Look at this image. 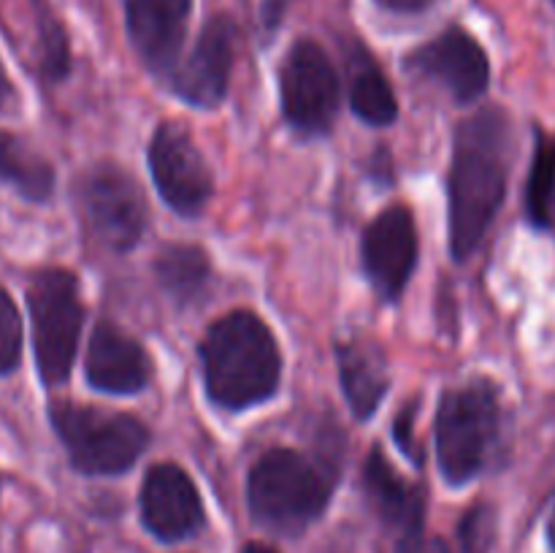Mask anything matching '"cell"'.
I'll return each instance as SVG.
<instances>
[{
    "label": "cell",
    "instance_id": "7",
    "mask_svg": "<svg viewBox=\"0 0 555 553\" xmlns=\"http://www.w3.org/2000/svg\"><path fill=\"white\" fill-rule=\"evenodd\" d=\"M280 98L287 123L301 136H323L339 114V76L320 43L301 38L280 68Z\"/></svg>",
    "mask_w": 555,
    "mask_h": 553
},
{
    "label": "cell",
    "instance_id": "33",
    "mask_svg": "<svg viewBox=\"0 0 555 553\" xmlns=\"http://www.w3.org/2000/svg\"><path fill=\"white\" fill-rule=\"evenodd\" d=\"M553 3H555V0H553Z\"/></svg>",
    "mask_w": 555,
    "mask_h": 553
},
{
    "label": "cell",
    "instance_id": "18",
    "mask_svg": "<svg viewBox=\"0 0 555 553\" xmlns=\"http://www.w3.org/2000/svg\"><path fill=\"white\" fill-rule=\"evenodd\" d=\"M350 106L363 123L383 128L399 114L393 87L366 49L358 47L350 60Z\"/></svg>",
    "mask_w": 555,
    "mask_h": 553
},
{
    "label": "cell",
    "instance_id": "19",
    "mask_svg": "<svg viewBox=\"0 0 555 553\" xmlns=\"http://www.w3.org/2000/svg\"><path fill=\"white\" fill-rule=\"evenodd\" d=\"M155 271L160 287L173 301L190 304L209 285L211 263L204 249L195 247V244H171V247L160 249Z\"/></svg>",
    "mask_w": 555,
    "mask_h": 553
},
{
    "label": "cell",
    "instance_id": "3",
    "mask_svg": "<svg viewBox=\"0 0 555 553\" xmlns=\"http://www.w3.org/2000/svg\"><path fill=\"white\" fill-rule=\"evenodd\" d=\"M336 472L291 448H271L255 461L247 480L249 513L280 535H298L325 513Z\"/></svg>",
    "mask_w": 555,
    "mask_h": 553
},
{
    "label": "cell",
    "instance_id": "30",
    "mask_svg": "<svg viewBox=\"0 0 555 553\" xmlns=\"http://www.w3.org/2000/svg\"><path fill=\"white\" fill-rule=\"evenodd\" d=\"M242 553H276L274 548L263 545V542H249V545H244Z\"/></svg>",
    "mask_w": 555,
    "mask_h": 553
},
{
    "label": "cell",
    "instance_id": "25",
    "mask_svg": "<svg viewBox=\"0 0 555 553\" xmlns=\"http://www.w3.org/2000/svg\"><path fill=\"white\" fill-rule=\"evenodd\" d=\"M412 417H415V407H410V410H401L399 421H396V442L401 445V450H404V453L410 455L415 464H421V453H417L415 439H412Z\"/></svg>",
    "mask_w": 555,
    "mask_h": 553
},
{
    "label": "cell",
    "instance_id": "10",
    "mask_svg": "<svg viewBox=\"0 0 555 553\" xmlns=\"http://www.w3.org/2000/svg\"><path fill=\"white\" fill-rule=\"evenodd\" d=\"M85 206L92 231L114 253L133 249L150 222V204L139 182L125 168L112 163L98 166L87 177Z\"/></svg>",
    "mask_w": 555,
    "mask_h": 553
},
{
    "label": "cell",
    "instance_id": "32",
    "mask_svg": "<svg viewBox=\"0 0 555 553\" xmlns=\"http://www.w3.org/2000/svg\"><path fill=\"white\" fill-rule=\"evenodd\" d=\"M553 228H555V198H553Z\"/></svg>",
    "mask_w": 555,
    "mask_h": 553
},
{
    "label": "cell",
    "instance_id": "11",
    "mask_svg": "<svg viewBox=\"0 0 555 553\" xmlns=\"http://www.w3.org/2000/svg\"><path fill=\"white\" fill-rule=\"evenodd\" d=\"M404 68L450 92L459 103H475L486 95L491 63L486 49L464 27H448L434 41L404 57Z\"/></svg>",
    "mask_w": 555,
    "mask_h": 553
},
{
    "label": "cell",
    "instance_id": "21",
    "mask_svg": "<svg viewBox=\"0 0 555 553\" xmlns=\"http://www.w3.org/2000/svg\"><path fill=\"white\" fill-rule=\"evenodd\" d=\"M555 198V133L537 128L534 160L526 184V215L534 228H553Z\"/></svg>",
    "mask_w": 555,
    "mask_h": 553
},
{
    "label": "cell",
    "instance_id": "27",
    "mask_svg": "<svg viewBox=\"0 0 555 553\" xmlns=\"http://www.w3.org/2000/svg\"><path fill=\"white\" fill-rule=\"evenodd\" d=\"M383 9L396 11V14H421L426 11L434 0H377Z\"/></svg>",
    "mask_w": 555,
    "mask_h": 553
},
{
    "label": "cell",
    "instance_id": "31",
    "mask_svg": "<svg viewBox=\"0 0 555 553\" xmlns=\"http://www.w3.org/2000/svg\"><path fill=\"white\" fill-rule=\"evenodd\" d=\"M423 553H450V548L444 545V540H434V542H428L426 551Z\"/></svg>",
    "mask_w": 555,
    "mask_h": 553
},
{
    "label": "cell",
    "instance_id": "22",
    "mask_svg": "<svg viewBox=\"0 0 555 553\" xmlns=\"http://www.w3.org/2000/svg\"><path fill=\"white\" fill-rule=\"evenodd\" d=\"M38 9V38H41V63L43 74L52 81H63L70 68V52H68V38H65L63 25L57 16L49 11L47 0H36Z\"/></svg>",
    "mask_w": 555,
    "mask_h": 553
},
{
    "label": "cell",
    "instance_id": "17",
    "mask_svg": "<svg viewBox=\"0 0 555 553\" xmlns=\"http://www.w3.org/2000/svg\"><path fill=\"white\" fill-rule=\"evenodd\" d=\"M341 388L358 421H366L377 412L379 401L390 388L388 361L374 342L347 339L336 345Z\"/></svg>",
    "mask_w": 555,
    "mask_h": 553
},
{
    "label": "cell",
    "instance_id": "12",
    "mask_svg": "<svg viewBox=\"0 0 555 553\" xmlns=\"http://www.w3.org/2000/svg\"><path fill=\"white\" fill-rule=\"evenodd\" d=\"M363 271L383 301L404 293L417 263V231L406 206H388L369 222L361 242Z\"/></svg>",
    "mask_w": 555,
    "mask_h": 553
},
{
    "label": "cell",
    "instance_id": "28",
    "mask_svg": "<svg viewBox=\"0 0 555 553\" xmlns=\"http://www.w3.org/2000/svg\"><path fill=\"white\" fill-rule=\"evenodd\" d=\"M14 103V87H11L9 74H5L3 63H0V114Z\"/></svg>",
    "mask_w": 555,
    "mask_h": 553
},
{
    "label": "cell",
    "instance_id": "6",
    "mask_svg": "<svg viewBox=\"0 0 555 553\" xmlns=\"http://www.w3.org/2000/svg\"><path fill=\"white\" fill-rule=\"evenodd\" d=\"M27 307L33 318L38 374L47 385L65 383L74 366L79 331L85 323L79 282L65 269L41 271L30 282Z\"/></svg>",
    "mask_w": 555,
    "mask_h": 553
},
{
    "label": "cell",
    "instance_id": "4",
    "mask_svg": "<svg viewBox=\"0 0 555 553\" xmlns=\"http://www.w3.org/2000/svg\"><path fill=\"white\" fill-rule=\"evenodd\" d=\"M504 432V410L496 383L469 380L444 390L437 412V459L450 486L475 480L496 453Z\"/></svg>",
    "mask_w": 555,
    "mask_h": 553
},
{
    "label": "cell",
    "instance_id": "8",
    "mask_svg": "<svg viewBox=\"0 0 555 553\" xmlns=\"http://www.w3.org/2000/svg\"><path fill=\"white\" fill-rule=\"evenodd\" d=\"M150 168L163 201L182 217H198L215 193V173L179 123H163L150 141Z\"/></svg>",
    "mask_w": 555,
    "mask_h": 553
},
{
    "label": "cell",
    "instance_id": "13",
    "mask_svg": "<svg viewBox=\"0 0 555 553\" xmlns=\"http://www.w3.org/2000/svg\"><path fill=\"white\" fill-rule=\"evenodd\" d=\"M238 27L228 14L211 16L190 57L171 74L173 92L193 106H220L231 85Z\"/></svg>",
    "mask_w": 555,
    "mask_h": 553
},
{
    "label": "cell",
    "instance_id": "2",
    "mask_svg": "<svg viewBox=\"0 0 555 553\" xmlns=\"http://www.w3.org/2000/svg\"><path fill=\"white\" fill-rule=\"evenodd\" d=\"M206 394L217 407L247 410L280 390L282 352L269 325L249 309L222 314L201 342Z\"/></svg>",
    "mask_w": 555,
    "mask_h": 553
},
{
    "label": "cell",
    "instance_id": "15",
    "mask_svg": "<svg viewBox=\"0 0 555 553\" xmlns=\"http://www.w3.org/2000/svg\"><path fill=\"white\" fill-rule=\"evenodd\" d=\"M193 0H125V22L135 52L157 76L177 70Z\"/></svg>",
    "mask_w": 555,
    "mask_h": 553
},
{
    "label": "cell",
    "instance_id": "14",
    "mask_svg": "<svg viewBox=\"0 0 555 553\" xmlns=\"http://www.w3.org/2000/svg\"><path fill=\"white\" fill-rule=\"evenodd\" d=\"M204 502L188 472L177 464H155L141 486V520L163 542L193 537L204 526Z\"/></svg>",
    "mask_w": 555,
    "mask_h": 553
},
{
    "label": "cell",
    "instance_id": "16",
    "mask_svg": "<svg viewBox=\"0 0 555 553\" xmlns=\"http://www.w3.org/2000/svg\"><path fill=\"white\" fill-rule=\"evenodd\" d=\"M87 383L95 390L114 396L139 394L152 380V361L144 347L117 329L108 320H101L90 336L85 361Z\"/></svg>",
    "mask_w": 555,
    "mask_h": 553
},
{
    "label": "cell",
    "instance_id": "29",
    "mask_svg": "<svg viewBox=\"0 0 555 553\" xmlns=\"http://www.w3.org/2000/svg\"><path fill=\"white\" fill-rule=\"evenodd\" d=\"M547 542H551V551L555 553V502L551 510V518H547Z\"/></svg>",
    "mask_w": 555,
    "mask_h": 553
},
{
    "label": "cell",
    "instance_id": "24",
    "mask_svg": "<svg viewBox=\"0 0 555 553\" xmlns=\"http://www.w3.org/2000/svg\"><path fill=\"white\" fill-rule=\"evenodd\" d=\"M461 548L464 553H488L496 535V513L491 504H475L461 520Z\"/></svg>",
    "mask_w": 555,
    "mask_h": 553
},
{
    "label": "cell",
    "instance_id": "20",
    "mask_svg": "<svg viewBox=\"0 0 555 553\" xmlns=\"http://www.w3.org/2000/svg\"><path fill=\"white\" fill-rule=\"evenodd\" d=\"M0 182L11 184L27 201H47L54 190V168L25 141L0 133Z\"/></svg>",
    "mask_w": 555,
    "mask_h": 553
},
{
    "label": "cell",
    "instance_id": "26",
    "mask_svg": "<svg viewBox=\"0 0 555 553\" xmlns=\"http://www.w3.org/2000/svg\"><path fill=\"white\" fill-rule=\"evenodd\" d=\"M291 3L293 0H263V3H260V22H263L266 30L274 33L276 27L282 25Z\"/></svg>",
    "mask_w": 555,
    "mask_h": 553
},
{
    "label": "cell",
    "instance_id": "5",
    "mask_svg": "<svg viewBox=\"0 0 555 553\" xmlns=\"http://www.w3.org/2000/svg\"><path fill=\"white\" fill-rule=\"evenodd\" d=\"M49 415L68 448L70 464L85 475H119L135 464L150 442V428L125 412L57 401Z\"/></svg>",
    "mask_w": 555,
    "mask_h": 553
},
{
    "label": "cell",
    "instance_id": "9",
    "mask_svg": "<svg viewBox=\"0 0 555 553\" xmlns=\"http://www.w3.org/2000/svg\"><path fill=\"white\" fill-rule=\"evenodd\" d=\"M363 491L385 535V553H421L426 526L423 488L404 480L383 450L374 448L363 464Z\"/></svg>",
    "mask_w": 555,
    "mask_h": 553
},
{
    "label": "cell",
    "instance_id": "1",
    "mask_svg": "<svg viewBox=\"0 0 555 553\" xmlns=\"http://www.w3.org/2000/svg\"><path fill=\"white\" fill-rule=\"evenodd\" d=\"M513 125L504 108L486 106L459 125L450 163V253L466 260L496 220L507 195Z\"/></svg>",
    "mask_w": 555,
    "mask_h": 553
},
{
    "label": "cell",
    "instance_id": "23",
    "mask_svg": "<svg viewBox=\"0 0 555 553\" xmlns=\"http://www.w3.org/2000/svg\"><path fill=\"white\" fill-rule=\"evenodd\" d=\"M22 356V318L9 291L0 285V374H11Z\"/></svg>",
    "mask_w": 555,
    "mask_h": 553
}]
</instances>
